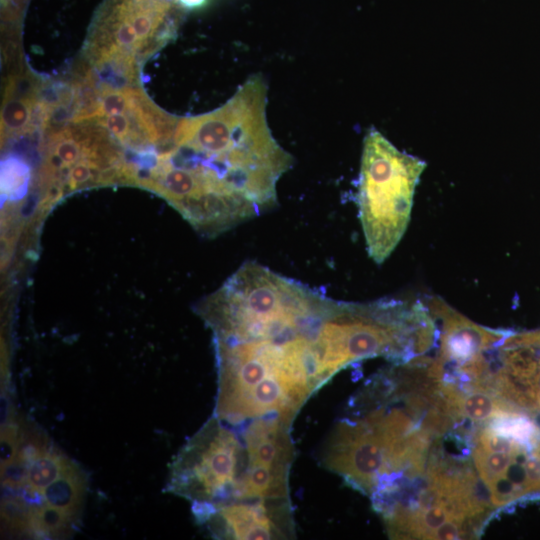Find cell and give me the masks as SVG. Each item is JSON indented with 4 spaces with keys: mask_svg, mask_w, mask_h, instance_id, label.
Returning <instances> with one entry per match:
<instances>
[{
    "mask_svg": "<svg viewBox=\"0 0 540 540\" xmlns=\"http://www.w3.org/2000/svg\"><path fill=\"white\" fill-rule=\"evenodd\" d=\"M500 348L532 347L540 349V330L522 333L512 332L501 343Z\"/></svg>",
    "mask_w": 540,
    "mask_h": 540,
    "instance_id": "16",
    "label": "cell"
},
{
    "mask_svg": "<svg viewBox=\"0 0 540 540\" xmlns=\"http://www.w3.org/2000/svg\"><path fill=\"white\" fill-rule=\"evenodd\" d=\"M422 473L374 496L389 535L402 539H459L479 535L492 506L472 464L434 443Z\"/></svg>",
    "mask_w": 540,
    "mask_h": 540,
    "instance_id": "2",
    "label": "cell"
},
{
    "mask_svg": "<svg viewBox=\"0 0 540 540\" xmlns=\"http://www.w3.org/2000/svg\"><path fill=\"white\" fill-rule=\"evenodd\" d=\"M289 420L279 416L257 418L245 431L244 441L249 465H262L288 471L292 445L286 427Z\"/></svg>",
    "mask_w": 540,
    "mask_h": 540,
    "instance_id": "11",
    "label": "cell"
},
{
    "mask_svg": "<svg viewBox=\"0 0 540 540\" xmlns=\"http://www.w3.org/2000/svg\"><path fill=\"white\" fill-rule=\"evenodd\" d=\"M469 444L495 509L540 493V425L529 413L519 410L477 425Z\"/></svg>",
    "mask_w": 540,
    "mask_h": 540,
    "instance_id": "5",
    "label": "cell"
},
{
    "mask_svg": "<svg viewBox=\"0 0 540 540\" xmlns=\"http://www.w3.org/2000/svg\"><path fill=\"white\" fill-rule=\"evenodd\" d=\"M179 0H105L87 39L86 55L106 84L131 86L140 62L175 33Z\"/></svg>",
    "mask_w": 540,
    "mask_h": 540,
    "instance_id": "4",
    "label": "cell"
},
{
    "mask_svg": "<svg viewBox=\"0 0 540 540\" xmlns=\"http://www.w3.org/2000/svg\"><path fill=\"white\" fill-rule=\"evenodd\" d=\"M267 91L265 79L252 75L221 107L179 119L157 182L199 230L220 233L277 204L293 156L271 132Z\"/></svg>",
    "mask_w": 540,
    "mask_h": 540,
    "instance_id": "1",
    "label": "cell"
},
{
    "mask_svg": "<svg viewBox=\"0 0 540 540\" xmlns=\"http://www.w3.org/2000/svg\"><path fill=\"white\" fill-rule=\"evenodd\" d=\"M69 459L60 455L56 450L47 448L44 452L28 463L24 486L30 493L39 494L55 479H57Z\"/></svg>",
    "mask_w": 540,
    "mask_h": 540,
    "instance_id": "14",
    "label": "cell"
},
{
    "mask_svg": "<svg viewBox=\"0 0 540 540\" xmlns=\"http://www.w3.org/2000/svg\"><path fill=\"white\" fill-rule=\"evenodd\" d=\"M75 522L58 508L47 503L31 508V531L50 537L68 536Z\"/></svg>",
    "mask_w": 540,
    "mask_h": 540,
    "instance_id": "15",
    "label": "cell"
},
{
    "mask_svg": "<svg viewBox=\"0 0 540 540\" xmlns=\"http://www.w3.org/2000/svg\"><path fill=\"white\" fill-rule=\"evenodd\" d=\"M85 482L83 472L68 460L61 475L40 494L44 503L58 508L76 522L84 498Z\"/></svg>",
    "mask_w": 540,
    "mask_h": 540,
    "instance_id": "13",
    "label": "cell"
},
{
    "mask_svg": "<svg viewBox=\"0 0 540 540\" xmlns=\"http://www.w3.org/2000/svg\"><path fill=\"white\" fill-rule=\"evenodd\" d=\"M226 534L236 539H271L276 535L275 520L262 500L256 504L224 505L218 512Z\"/></svg>",
    "mask_w": 540,
    "mask_h": 540,
    "instance_id": "12",
    "label": "cell"
},
{
    "mask_svg": "<svg viewBox=\"0 0 540 540\" xmlns=\"http://www.w3.org/2000/svg\"><path fill=\"white\" fill-rule=\"evenodd\" d=\"M96 86L97 105L88 121L131 146H166L172 141L179 118L157 108L139 88L103 82Z\"/></svg>",
    "mask_w": 540,
    "mask_h": 540,
    "instance_id": "7",
    "label": "cell"
},
{
    "mask_svg": "<svg viewBox=\"0 0 540 540\" xmlns=\"http://www.w3.org/2000/svg\"><path fill=\"white\" fill-rule=\"evenodd\" d=\"M241 448L235 434L211 420L179 454L173 465L171 490L196 503L226 495L236 498Z\"/></svg>",
    "mask_w": 540,
    "mask_h": 540,
    "instance_id": "6",
    "label": "cell"
},
{
    "mask_svg": "<svg viewBox=\"0 0 540 540\" xmlns=\"http://www.w3.org/2000/svg\"><path fill=\"white\" fill-rule=\"evenodd\" d=\"M497 349L486 387L533 417L540 414V349Z\"/></svg>",
    "mask_w": 540,
    "mask_h": 540,
    "instance_id": "10",
    "label": "cell"
},
{
    "mask_svg": "<svg viewBox=\"0 0 540 540\" xmlns=\"http://www.w3.org/2000/svg\"><path fill=\"white\" fill-rule=\"evenodd\" d=\"M427 306L433 318L440 322L436 358L446 368L497 348L512 333L510 330L478 325L437 296L431 297Z\"/></svg>",
    "mask_w": 540,
    "mask_h": 540,
    "instance_id": "9",
    "label": "cell"
},
{
    "mask_svg": "<svg viewBox=\"0 0 540 540\" xmlns=\"http://www.w3.org/2000/svg\"><path fill=\"white\" fill-rule=\"evenodd\" d=\"M386 445L379 429L366 418L342 420L325 452L324 463L365 494L376 489L385 467Z\"/></svg>",
    "mask_w": 540,
    "mask_h": 540,
    "instance_id": "8",
    "label": "cell"
},
{
    "mask_svg": "<svg viewBox=\"0 0 540 540\" xmlns=\"http://www.w3.org/2000/svg\"><path fill=\"white\" fill-rule=\"evenodd\" d=\"M426 163L398 150L375 128L363 142L358 184V213L367 252L383 263L402 239Z\"/></svg>",
    "mask_w": 540,
    "mask_h": 540,
    "instance_id": "3",
    "label": "cell"
}]
</instances>
